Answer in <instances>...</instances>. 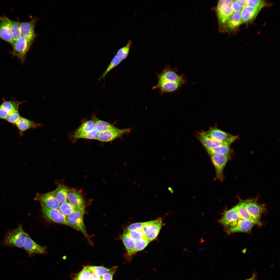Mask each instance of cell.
Masks as SVG:
<instances>
[{
	"instance_id": "cell-17",
	"label": "cell",
	"mask_w": 280,
	"mask_h": 280,
	"mask_svg": "<svg viewBox=\"0 0 280 280\" xmlns=\"http://www.w3.org/2000/svg\"><path fill=\"white\" fill-rule=\"evenodd\" d=\"M198 139L205 148H212L222 146H230L233 143L230 142L219 141L208 137L202 131L198 133Z\"/></svg>"
},
{
	"instance_id": "cell-9",
	"label": "cell",
	"mask_w": 280,
	"mask_h": 280,
	"mask_svg": "<svg viewBox=\"0 0 280 280\" xmlns=\"http://www.w3.org/2000/svg\"><path fill=\"white\" fill-rule=\"evenodd\" d=\"M176 68H171L167 66L158 75V81L177 82L184 84L186 79L183 75L178 74Z\"/></svg>"
},
{
	"instance_id": "cell-13",
	"label": "cell",
	"mask_w": 280,
	"mask_h": 280,
	"mask_svg": "<svg viewBox=\"0 0 280 280\" xmlns=\"http://www.w3.org/2000/svg\"><path fill=\"white\" fill-rule=\"evenodd\" d=\"M36 21V19L34 18L29 22L20 23L22 36L27 40L31 45L36 36L34 27Z\"/></svg>"
},
{
	"instance_id": "cell-47",
	"label": "cell",
	"mask_w": 280,
	"mask_h": 280,
	"mask_svg": "<svg viewBox=\"0 0 280 280\" xmlns=\"http://www.w3.org/2000/svg\"><path fill=\"white\" fill-rule=\"evenodd\" d=\"M256 274L255 273H254L251 277L245 280H256Z\"/></svg>"
},
{
	"instance_id": "cell-44",
	"label": "cell",
	"mask_w": 280,
	"mask_h": 280,
	"mask_svg": "<svg viewBox=\"0 0 280 280\" xmlns=\"http://www.w3.org/2000/svg\"><path fill=\"white\" fill-rule=\"evenodd\" d=\"M231 7L233 12L241 11L242 9L240 5L235 0L233 1Z\"/></svg>"
},
{
	"instance_id": "cell-15",
	"label": "cell",
	"mask_w": 280,
	"mask_h": 280,
	"mask_svg": "<svg viewBox=\"0 0 280 280\" xmlns=\"http://www.w3.org/2000/svg\"><path fill=\"white\" fill-rule=\"evenodd\" d=\"M67 198L68 202L75 210L84 211V201L79 191L73 188L69 189Z\"/></svg>"
},
{
	"instance_id": "cell-3",
	"label": "cell",
	"mask_w": 280,
	"mask_h": 280,
	"mask_svg": "<svg viewBox=\"0 0 280 280\" xmlns=\"http://www.w3.org/2000/svg\"><path fill=\"white\" fill-rule=\"evenodd\" d=\"M84 211L75 210L72 213L66 216V218L71 227L81 232L89 243L92 244V243L86 230L84 224Z\"/></svg>"
},
{
	"instance_id": "cell-31",
	"label": "cell",
	"mask_w": 280,
	"mask_h": 280,
	"mask_svg": "<svg viewBox=\"0 0 280 280\" xmlns=\"http://www.w3.org/2000/svg\"><path fill=\"white\" fill-rule=\"evenodd\" d=\"M92 120L95 123V128L99 133L104 132L115 127L108 122L98 119L95 117Z\"/></svg>"
},
{
	"instance_id": "cell-7",
	"label": "cell",
	"mask_w": 280,
	"mask_h": 280,
	"mask_svg": "<svg viewBox=\"0 0 280 280\" xmlns=\"http://www.w3.org/2000/svg\"><path fill=\"white\" fill-rule=\"evenodd\" d=\"M130 132V128L120 129L115 127L106 131L99 133L97 140L102 142H110Z\"/></svg>"
},
{
	"instance_id": "cell-4",
	"label": "cell",
	"mask_w": 280,
	"mask_h": 280,
	"mask_svg": "<svg viewBox=\"0 0 280 280\" xmlns=\"http://www.w3.org/2000/svg\"><path fill=\"white\" fill-rule=\"evenodd\" d=\"M208 154L215 167V179L222 181L224 179L223 170L227 163L231 158V153L227 155L213 153Z\"/></svg>"
},
{
	"instance_id": "cell-29",
	"label": "cell",
	"mask_w": 280,
	"mask_h": 280,
	"mask_svg": "<svg viewBox=\"0 0 280 280\" xmlns=\"http://www.w3.org/2000/svg\"><path fill=\"white\" fill-rule=\"evenodd\" d=\"M99 132L95 128L93 130L86 132L81 134L74 136H69L71 140L73 143L80 138L97 140Z\"/></svg>"
},
{
	"instance_id": "cell-12",
	"label": "cell",
	"mask_w": 280,
	"mask_h": 280,
	"mask_svg": "<svg viewBox=\"0 0 280 280\" xmlns=\"http://www.w3.org/2000/svg\"><path fill=\"white\" fill-rule=\"evenodd\" d=\"M204 132L210 138L219 141L233 143L238 137L237 136L232 135L216 128H211Z\"/></svg>"
},
{
	"instance_id": "cell-40",
	"label": "cell",
	"mask_w": 280,
	"mask_h": 280,
	"mask_svg": "<svg viewBox=\"0 0 280 280\" xmlns=\"http://www.w3.org/2000/svg\"><path fill=\"white\" fill-rule=\"evenodd\" d=\"M267 4L264 1L261 0H247L246 5L254 8L261 9Z\"/></svg>"
},
{
	"instance_id": "cell-20",
	"label": "cell",
	"mask_w": 280,
	"mask_h": 280,
	"mask_svg": "<svg viewBox=\"0 0 280 280\" xmlns=\"http://www.w3.org/2000/svg\"><path fill=\"white\" fill-rule=\"evenodd\" d=\"M23 248L31 254H44L46 251L45 247L35 242L27 234L24 240Z\"/></svg>"
},
{
	"instance_id": "cell-45",
	"label": "cell",
	"mask_w": 280,
	"mask_h": 280,
	"mask_svg": "<svg viewBox=\"0 0 280 280\" xmlns=\"http://www.w3.org/2000/svg\"><path fill=\"white\" fill-rule=\"evenodd\" d=\"M91 278L93 280H102V277L92 272Z\"/></svg>"
},
{
	"instance_id": "cell-46",
	"label": "cell",
	"mask_w": 280,
	"mask_h": 280,
	"mask_svg": "<svg viewBox=\"0 0 280 280\" xmlns=\"http://www.w3.org/2000/svg\"><path fill=\"white\" fill-rule=\"evenodd\" d=\"M235 1L238 3L242 8H243L246 5L247 0H236Z\"/></svg>"
},
{
	"instance_id": "cell-33",
	"label": "cell",
	"mask_w": 280,
	"mask_h": 280,
	"mask_svg": "<svg viewBox=\"0 0 280 280\" xmlns=\"http://www.w3.org/2000/svg\"><path fill=\"white\" fill-rule=\"evenodd\" d=\"M208 153L227 155L231 153L230 146H222L212 148H205Z\"/></svg>"
},
{
	"instance_id": "cell-22",
	"label": "cell",
	"mask_w": 280,
	"mask_h": 280,
	"mask_svg": "<svg viewBox=\"0 0 280 280\" xmlns=\"http://www.w3.org/2000/svg\"><path fill=\"white\" fill-rule=\"evenodd\" d=\"M20 136H23L24 132L28 129H35L41 127L42 125L40 123H36L28 119L21 117L16 123Z\"/></svg>"
},
{
	"instance_id": "cell-28",
	"label": "cell",
	"mask_w": 280,
	"mask_h": 280,
	"mask_svg": "<svg viewBox=\"0 0 280 280\" xmlns=\"http://www.w3.org/2000/svg\"><path fill=\"white\" fill-rule=\"evenodd\" d=\"M95 128L94 123L92 120L83 123L76 130L69 135L74 136L91 131Z\"/></svg>"
},
{
	"instance_id": "cell-6",
	"label": "cell",
	"mask_w": 280,
	"mask_h": 280,
	"mask_svg": "<svg viewBox=\"0 0 280 280\" xmlns=\"http://www.w3.org/2000/svg\"><path fill=\"white\" fill-rule=\"evenodd\" d=\"M41 205L43 213L46 219L53 222L71 227L67 220L66 216L63 214L59 209L50 208Z\"/></svg>"
},
{
	"instance_id": "cell-25",
	"label": "cell",
	"mask_w": 280,
	"mask_h": 280,
	"mask_svg": "<svg viewBox=\"0 0 280 280\" xmlns=\"http://www.w3.org/2000/svg\"><path fill=\"white\" fill-rule=\"evenodd\" d=\"M261 10L260 8L245 6L241 11L242 23H246L253 20Z\"/></svg>"
},
{
	"instance_id": "cell-43",
	"label": "cell",
	"mask_w": 280,
	"mask_h": 280,
	"mask_svg": "<svg viewBox=\"0 0 280 280\" xmlns=\"http://www.w3.org/2000/svg\"><path fill=\"white\" fill-rule=\"evenodd\" d=\"M116 269L104 274L102 276V280H113V276Z\"/></svg>"
},
{
	"instance_id": "cell-5",
	"label": "cell",
	"mask_w": 280,
	"mask_h": 280,
	"mask_svg": "<svg viewBox=\"0 0 280 280\" xmlns=\"http://www.w3.org/2000/svg\"><path fill=\"white\" fill-rule=\"evenodd\" d=\"M163 225L162 218H159L154 220L146 222L142 230L144 235L151 242L157 237Z\"/></svg>"
},
{
	"instance_id": "cell-24",
	"label": "cell",
	"mask_w": 280,
	"mask_h": 280,
	"mask_svg": "<svg viewBox=\"0 0 280 280\" xmlns=\"http://www.w3.org/2000/svg\"><path fill=\"white\" fill-rule=\"evenodd\" d=\"M242 23L241 11L234 12L221 29L223 31L233 30L239 27Z\"/></svg>"
},
{
	"instance_id": "cell-36",
	"label": "cell",
	"mask_w": 280,
	"mask_h": 280,
	"mask_svg": "<svg viewBox=\"0 0 280 280\" xmlns=\"http://www.w3.org/2000/svg\"><path fill=\"white\" fill-rule=\"evenodd\" d=\"M88 268L94 273L102 276L104 274L116 269V267L108 268L101 266H88Z\"/></svg>"
},
{
	"instance_id": "cell-21",
	"label": "cell",
	"mask_w": 280,
	"mask_h": 280,
	"mask_svg": "<svg viewBox=\"0 0 280 280\" xmlns=\"http://www.w3.org/2000/svg\"><path fill=\"white\" fill-rule=\"evenodd\" d=\"M239 202L237 205L238 214L240 219L249 221L254 225L261 226L262 224L260 221L256 220L249 214L246 208V204L248 199L243 200L239 198Z\"/></svg>"
},
{
	"instance_id": "cell-34",
	"label": "cell",
	"mask_w": 280,
	"mask_h": 280,
	"mask_svg": "<svg viewBox=\"0 0 280 280\" xmlns=\"http://www.w3.org/2000/svg\"><path fill=\"white\" fill-rule=\"evenodd\" d=\"M132 44V41L129 40L126 45L118 50L116 55L122 61L125 59L128 55Z\"/></svg>"
},
{
	"instance_id": "cell-27",
	"label": "cell",
	"mask_w": 280,
	"mask_h": 280,
	"mask_svg": "<svg viewBox=\"0 0 280 280\" xmlns=\"http://www.w3.org/2000/svg\"><path fill=\"white\" fill-rule=\"evenodd\" d=\"M121 238L127 250L128 260L130 261L134 255L133 248L135 241L125 230L121 236Z\"/></svg>"
},
{
	"instance_id": "cell-38",
	"label": "cell",
	"mask_w": 280,
	"mask_h": 280,
	"mask_svg": "<svg viewBox=\"0 0 280 280\" xmlns=\"http://www.w3.org/2000/svg\"><path fill=\"white\" fill-rule=\"evenodd\" d=\"M59 209L61 213L66 216L72 213L75 210L67 201L60 204Z\"/></svg>"
},
{
	"instance_id": "cell-48",
	"label": "cell",
	"mask_w": 280,
	"mask_h": 280,
	"mask_svg": "<svg viewBox=\"0 0 280 280\" xmlns=\"http://www.w3.org/2000/svg\"><path fill=\"white\" fill-rule=\"evenodd\" d=\"M88 280H93L91 278H90V279H88Z\"/></svg>"
},
{
	"instance_id": "cell-35",
	"label": "cell",
	"mask_w": 280,
	"mask_h": 280,
	"mask_svg": "<svg viewBox=\"0 0 280 280\" xmlns=\"http://www.w3.org/2000/svg\"><path fill=\"white\" fill-rule=\"evenodd\" d=\"M122 61L116 55H115L112 59L106 70L99 78L98 80L100 81L102 79H104L108 72L119 65Z\"/></svg>"
},
{
	"instance_id": "cell-37",
	"label": "cell",
	"mask_w": 280,
	"mask_h": 280,
	"mask_svg": "<svg viewBox=\"0 0 280 280\" xmlns=\"http://www.w3.org/2000/svg\"><path fill=\"white\" fill-rule=\"evenodd\" d=\"M92 273L88 266H86L76 275L74 280H88L91 278Z\"/></svg>"
},
{
	"instance_id": "cell-32",
	"label": "cell",
	"mask_w": 280,
	"mask_h": 280,
	"mask_svg": "<svg viewBox=\"0 0 280 280\" xmlns=\"http://www.w3.org/2000/svg\"><path fill=\"white\" fill-rule=\"evenodd\" d=\"M150 242L148 239L145 236L135 241L134 246V255L138 252L144 249Z\"/></svg>"
},
{
	"instance_id": "cell-26",
	"label": "cell",
	"mask_w": 280,
	"mask_h": 280,
	"mask_svg": "<svg viewBox=\"0 0 280 280\" xmlns=\"http://www.w3.org/2000/svg\"><path fill=\"white\" fill-rule=\"evenodd\" d=\"M68 188L64 184H60L57 188L51 192L58 201L61 204L67 201Z\"/></svg>"
},
{
	"instance_id": "cell-1",
	"label": "cell",
	"mask_w": 280,
	"mask_h": 280,
	"mask_svg": "<svg viewBox=\"0 0 280 280\" xmlns=\"http://www.w3.org/2000/svg\"><path fill=\"white\" fill-rule=\"evenodd\" d=\"M233 1L221 0L218 2L216 12L218 22L221 29L228 20L234 12L231 7Z\"/></svg>"
},
{
	"instance_id": "cell-19",
	"label": "cell",
	"mask_w": 280,
	"mask_h": 280,
	"mask_svg": "<svg viewBox=\"0 0 280 280\" xmlns=\"http://www.w3.org/2000/svg\"><path fill=\"white\" fill-rule=\"evenodd\" d=\"M254 225L249 221L240 219L235 226L227 228L225 229L228 234L236 232H249Z\"/></svg>"
},
{
	"instance_id": "cell-2",
	"label": "cell",
	"mask_w": 280,
	"mask_h": 280,
	"mask_svg": "<svg viewBox=\"0 0 280 280\" xmlns=\"http://www.w3.org/2000/svg\"><path fill=\"white\" fill-rule=\"evenodd\" d=\"M27 234L22 226H19L8 232L5 237V244L8 246L23 248L24 240Z\"/></svg>"
},
{
	"instance_id": "cell-23",
	"label": "cell",
	"mask_w": 280,
	"mask_h": 280,
	"mask_svg": "<svg viewBox=\"0 0 280 280\" xmlns=\"http://www.w3.org/2000/svg\"><path fill=\"white\" fill-rule=\"evenodd\" d=\"M183 85L178 82L158 81L157 84L152 89H159L160 93L162 94L176 91Z\"/></svg>"
},
{
	"instance_id": "cell-39",
	"label": "cell",
	"mask_w": 280,
	"mask_h": 280,
	"mask_svg": "<svg viewBox=\"0 0 280 280\" xmlns=\"http://www.w3.org/2000/svg\"><path fill=\"white\" fill-rule=\"evenodd\" d=\"M20 117L18 111H14L10 113L7 115L5 120L8 122L15 125Z\"/></svg>"
},
{
	"instance_id": "cell-30",
	"label": "cell",
	"mask_w": 280,
	"mask_h": 280,
	"mask_svg": "<svg viewBox=\"0 0 280 280\" xmlns=\"http://www.w3.org/2000/svg\"><path fill=\"white\" fill-rule=\"evenodd\" d=\"M10 29L11 35L14 44L22 36L20 29V23L18 21L11 20Z\"/></svg>"
},
{
	"instance_id": "cell-14",
	"label": "cell",
	"mask_w": 280,
	"mask_h": 280,
	"mask_svg": "<svg viewBox=\"0 0 280 280\" xmlns=\"http://www.w3.org/2000/svg\"><path fill=\"white\" fill-rule=\"evenodd\" d=\"M11 20L3 16L0 18V39L13 46L14 43L11 32Z\"/></svg>"
},
{
	"instance_id": "cell-42",
	"label": "cell",
	"mask_w": 280,
	"mask_h": 280,
	"mask_svg": "<svg viewBox=\"0 0 280 280\" xmlns=\"http://www.w3.org/2000/svg\"><path fill=\"white\" fill-rule=\"evenodd\" d=\"M125 230L134 241H136L144 235L142 230L128 232Z\"/></svg>"
},
{
	"instance_id": "cell-8",
	"label": "cell",
	"mask_w": 280,
	"mask_h": 280,
	"mask_svg": "<svg viewBox=\"0 0 280 280\" xmlns=\"http://www.w3.org/2000/svg\"><path fill=\"white\" fill-rule=\"evenodd\" d=\"M31 46L27 40L22 36L12 46L13 56L17 57L23 63L25 60L26 53Z\"/></svg>"
},
{
	"instance_id": "cell-18",
	"label": "cell",
	"mask_w": 280,
	"mask_h": 280,
	"mask_svg": "<svg viewBox=\"0 0 280 280\" xmlns=\"http://www.w3.org/2000/svg\"><path fill=\"white\" fill-rule=\"evenodd\" d=\"M23 102L13 101H6L3 99L0 105V119L5 120L7 115L10 112L18 110L20 105Z\"/></svg>"
},
{
	"instance_id": "cell-16",
	"label": "cell",
	"mask_w": 280,
	"mask_h": 280,
	"mask_svg": "<svg viewBox=\"0 0 280 280\" xmlns=\"http://www.w3.org/2000/svg\"><path fill=\"white\" fill-rule=\"evenodd\" d=\"M35 199L41 205L50 208L59 209L60 204L51 192L43 194H37Z\"/></svg>"
},
{
	"instance_id": "cell-11",
	"label": "cell",
	"mask_w": 280,
	"mask_h": 280,
	"mask_svg": "<svg viewBox=\"0 0 280 280\" xmlns=\"http://www.w3.org/2000/svg\"><path fill=\"white\" fill-rule=\"evenodd\" d=\"M257 199H248L246 206L250 215L256 220L260 221L262 214L265 211V205L257 202Z\"/></svg>"
},
{
	"instance_id": "cell-10",
	"label": "cell",
	"mask_w": 280,
	"mask_h": 280,
	"mask_svg": "<svg viewBox=\"0 0 280 280\" xmlns=\"http://www.w3.org/2000/svg\"><path fill=\"white\" fill-rule=\"evenodd\" d=\"M240 219L237 205L232 208L225 211L222 218L218 222L222 225L225 229L235 226Z\"/></svg>"
},
{
	"instance_id": "cell-41",
	"label": "cell",
	"mask_w": 280,
	"mask_h": 280,
	"mask_svg": "<svg viewBox=\"0 0 280 280\" xmlns=\"http://www.w3.org/2000/svg\"><path fill=\"white\" fill-rule=\"evenodd\" d=\"M146 223V222L132 223L129 225L125 230L128 232L142 230Z\"/></svg>"
}]
</instances>
